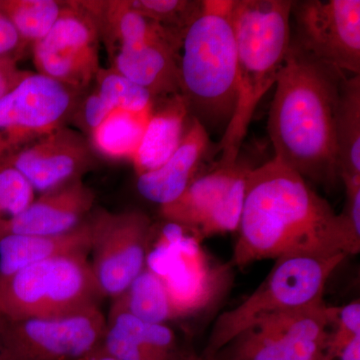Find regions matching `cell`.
<instances>
[{"label": "cell", "instance_id": "cell-4", "mask_svg": "<svg viewBox=\"0 0 360 360\" xmlns=\"http://www.w3.org/2000/svg\"><path fill=\"white\" fill-rule=\"evenodd\" d=\"M291 0H236V104L220 139L219 165H233L258 103L276 84L291 41Z\"/></svg>", "mask_w": 360, "mask_h": 360}, {"label": "cell", "instance_id": "cell-23", "mask_svg": "<svg viewBox=\"0 0 360 360\" xmlns=\"http://www.w3.org/2000/svg\"><path fill=\"white\" fill-rule=\"evenodd\" d=\"M111 309L122 310L153 323L167 324L182 317L165 279L148 266L122 295L113 298Z\"/></svg>", "mask_w": 360, "mask_h": 360}, {"label": "cell", "instance_id": "cell-27", "mask_svg": "<svg viewBox=\"0 0 360 360\" xmlns=\"http://www.w3.org/2000/svg\"><path fill=\"white\" fill-rule=\"evenodd\" d=\"M92 87L115 110L142 113L153 110L155 99L148 90L123 77L115 68H101Z\"/></svg>", "mask_w": 360, "mask_h": 360}, {"label": "cell", "instance_id": "cell-35", "mask_svg": "<svg viewBox=\"0 0 360 360\" xmlns=\"http://www.w3.org/2000/svg\"><path fill=\"white\" fill-rule=\"evenodd\" d=\"M78 360H118L115 357L111 356V355L106 354L103 352L101 347L98 349L94 350V352H90L89 354L85 355L82 359Z\"/></svg>", "mask_w": 360, "mask_h": 360}, {"label": "cell", "instance_id": "cell-37", "mask_svg": "<svg viewBox=\"0 0 360 360\" xmlns=\"http://www.w3.org/2000/svg\"><path fill=\"white\" fill-rule=\"evenodd\" d=\"M181 360H200V357L195 356V355L191 354L187 355L186 357H184V359H182Z\"/></svg>", "mask_w": 360, "mask_h": 360}, {"label": "cell", "instance_id": "cell-24", "mask_svg": "<svg viewBox=\"0 0 360 360\" xmlns=\"http://www.w3.org/2000/svg\"><path fill=\"white\" fill-rule=\"evenodd\" d=\"M335 141L338 176L360 179V75L347 77L341 86Z\"/></svg>", "mask_w": 360, "mask_h": 360}, {"label": "cell", "instance_id": "cell-32", "mask_svg": "<svg viewBox=\"0 0 360 360\" xmlns=\"http://www.w3.org/2000/svg\"><path fill=\"white\" fill-rule=\"evenodd\" d=\"M26 47L21 41L15 28L0 11V58H14L20 59Z\"/></svg>", "mask_w": 360, "mask_h": 360}, {"label": "cell", "instance_id": "cell-9", "mask_svg": "<svg viewBox=\"0 0 360 360\" xmlns=\"http://www.w3.org/2000/svg\"><path fill=\"white\" fill-rule=\"evenodd\" d=\"M101 40L98 20L86 0L65 1L51 32L32 46L37 72L84 94L101 68Z\"/></svg>", "mask_w": 360, "mask_h": 360}, {"label": "cell", "instance_id": "cell-39", "mask_svg": "<svg viewBox=\"0 0 360 360\" xmlns=\"http://www.w3.org/2000/svg\"><path fill=\"white\" fill-rule=\"evenodd\" d=\"M324 360H326V359H324Z\"/></svg>", "mask_w": 360, "mask_h": 360}, {"label": "cell", "instance_id": "cell-31", "mask_svg": "<svg viewBox=\"0 0 360 360\" xmlns=\"http://www.w3.org/2000/svg\"><path fill=\"white\" fill-rule=\"evenodd\" d=\"M115 111L94 87L82 94L70 123L87 139Z\"/></svg>", "mask_w": 360, "mask_h": 360}, {"label": "cell", "instance_id": "cell-34", "mask_svg": "<svg viewBox=\"0 0 360 360\" xmlns=\"http://www.w3.org/2000/svg\"><path fill=\"white\" fill-rule=\"evenodd\" d=\"M338 357L340 360H360V335L355 336L347 343Z\"/></svg>", "mask_w": 360, "mask_h": 360}, {"label": "cell", "instance_id": "cell-29", "mask_svg": "<svg viewBox=\"0 0 360 360\" xmlns=\"http://www.w3.org/2000/svg\"><path fill=\"white\" fill-rule=\"evenodd\" d=\"M35 198L30 184L13 167H0V231Z\"/></svg>", "mask_w": 360, "mask_h": 360}, {"label": "cell", "instance_id": "cell-14", "mask_svg": "<svg viewBox=\"0 0 360 360\" xmlns=\"http://www.w3.org/2000/svg\"><path fill=\"white\" fill-rule=\"evenodd\" d=\"M96 156L89 139L65 125L21 151L7 165L41 194L82 179L96 165Z\"/></svg>", "mask_w": 360, "mask_h": 360}, {"label": "cell", "instance_id": "cell-33", "mask_svg": "<svg viewBox=\"0 0 360 360\" xmlns=\"http://www.w3.org/2000/svg\"><path fill=\"white\" fill-rule=\"evenodd\" d=\"M18 61L14 58H0V101L32 73L21 70Z\"/></svg>", "mask_w": 360, "mask_h": 360}, {"label": "cell", "instance_id": "cell-17", "mask_svg": "<svg viewBox=\"0 0 360 360\" xmlns=\"http://www.w3.org/2000/svg\"><path fill=\"white\" fill-rule=\"evenodd\" d=\"M210 148V134L191 118L174 155L156 169L137 175V191L142 198L160 206L172 202L196 179Z\"/></svg>", "mask_w": 360, "mask_h": 360}, {"label": "cell", "instance_id": "cell-12", "mask_svg": "<svg viewBox=\"0 0 360 360\" xmlns=\"http://www.w3.org/2000/svg\"><path fill=\"white\" fill-rule=\"evenodd\" d=\"M105 328L106 317L99 307L44 319L9 321L2 316V338L13 360L82 359L101 347Z\"/></svg>", "mask_w": 360, "mask_h": 360}, {"label": "cell", "instance_id": "cell-26", "mask_svg": "<svg viewBox=\"0 0 360 360\" xmlns=\"http://www.w3.org/2000/svg\"><path fill=\"white\" fill-rule=\"evenodd\" d=\"M60 0H0V11L6 14L25 47L44 39L65 8Z\"/></svg>", "mask_w": 360, "mask_h": 360}, {"label": "cell", "instance_id": "cell-11", "mask_svg": "<svg viewBox=\"0 0 360 360\" xmlns=\"http://www.w3.org/2000/svg\"><path fill=\"white\" fill-rule=\"evenodd\" d=\"M92 229L90 266L103 297L122 295L148 266L153 225L146 213L110 212L89 215Z\"/></svg>", "mask_w": 360, "mask_h": 360}, {"label": "cell", "instance_id": "cell-22", "mask_svg": "<svg viewBox=\"0 0 360 360\" xmlns=\"http://www.w3.org/2000/svg\"><path fill=\"white\" fill-rule=\"evenodd\" d=\"M86 2L98 20L101 39L110 54L122 47L143 44L170 33H179L148 20L130 6L129 0H86Z\"/></svg>", "mask_w": 360, "mask_h": 360}, {"label": "cell", "instance_id": "cell-2", "mask_svg": "<svg viewBox=\"0 0 360 360\" xmlns=\"http://www.w3.org/2000/svg\"><path fill=\"white\" fill-rule=\"evenodd\" d=\"M347 77L290 41L277 78L267 130L274 158L305 180L328 184L340 177L335 124Z\"/></svg>", "mask_w": 360, "mask_h": 360}, {"label": "cell", "instance_id": "cell-28", "mask_svg": "<svg viewBox=\"0 0 360 360\" xmlns=\"http://www.w3.org/2000/svg\"><path fill=\"white\" fill-rule=\"evenodd\" d=\"M129 4L148 20L184 34L200 13L202 0H129Z\"/></svg>", "mask_w": 360, "mask_h": 360}, {"label": "cell", "instance_id": "cell-20", "mask_svg": "<svg viewBox=\"0 0 360 360\" xmlns=\"http://www.w3.org/2000/svg\"><path fill=\"white\" fill-rule=\"evenodd\" d=\"M160 101L158 106L153 103L143 136L131 160L137 175L156 169L174 155L191 122L188 108L181 94Z\"/></svg>", "mask_w": 360, "mask_h": 360}, {"label": "cell", "instance_id": "cell-38", "mask_svg": "<svg viewBox=\"0 0 360 360\" xmlns=\"http://www.w3.org/2000/svg\"><path fill=\"white\" fill-rule=\"evenodd\" d=\"M200 360H202V359H200Z\"/></svg>", "mask_w": 360, "mask_h": 360}, {"label": "cell", "instance_id": "cell-3", "mask_svg": "<svg viewBox=\"0 0 360 360\" xmlns=\"http://www.w3.org/2000/svg\"><path fill=\"white\" fill-rule=\"evenodd\" d=\"M236 0H202L200 13L186 28L180 46V94L191 118L208 134L224 132L236 104Z\"/></svg>", "mask_w": 360, "mask_h": 360}, {"label": "cell", "instance_id": "cell-15", "mask_svg": "<svg viewBox=\"0 0 360 360\" xmlns=\"http://www.w3.org/2000/svg\"><path fill=\"white\" fill-rule=\"evenodd\" d=\"M94 202V191L82 179L75 180L35 198L20 214L2 227L0 238L9 234L66 233L89 219Z\"/></svg>", "mask_w": 360, "mask_h": 360}, {"label": "cell", "instance_id": "cell-7", "mask_svg": "<svg viewBox=\"0 0 360 360\" xmlns=\"http://www.w3.org/2000/svg\"><path fill=\"white\" fill-rule=\"evenodd\" d=\"M82 92L32 72L0 101V167L70 123Z\"/></svg>", "mask_w": 360, "mask_h": 360}, {"label": "cell", "instance_id": "cell-36", "mask_svg": "<svg viewBox=\"0 0 360 360\" xmlns=\"http://www.w3.org/2000/svg\"><path fill=\"white\" fill-rule=\"evenodd\" d=\"M0 360H13L9 356L6 347H4V338H2V316L0 314Z\"/></svg>", "mask_w": 360, "mask_h": 360}, {"label": "cell", "instance_id": "cell-21", "mask_svg": "<svg viewBox=\"0 0 360 360\" xmlns=\"http://www.w3.org/2000/svg\"><path fill=\"white\" fill-rule=\"evenodd\" d=\"M174 269L162 274L168 290L182 317L205 307L213 296V279L208 272L200 241L180 236Z\"/></svg>", "mask_w": 360, "mask_h": 360}, {"label": "cell", "instance_id": "cell-16", "mask_svg": "<svg viewBox=\"0 0 360 360\" xmlns=\"http://www.w3.org/2000/svg\"><path fill=\"white\" fill-rule=\"evenodd\" d=\"M182 35L170 33L111 53V66L148 90L153 98L180 94L179 59Z\"/></svg>", "mask_w": 360, "mask_h": 360}, {"label": "cell", "instance_id": "cell-18", "mask_svg": "<svg viewBox=\"0 0 360 360\" xmlns=\"http://www.w3.org/2000/svg\"><path fill=\"white\" fill-rule=\"evenodd\" d=\"M101 349L118 360H181L174 331L110 309Z\"/></svg>", "mask_w": 360, "mask_h": 360}, {"label": "cell", "instance_id": "cell-30", "mask_svg": "<svg viewBox=\"0 0 360 360\" xmlns=\"http://www.w3.org/2000/svg\"><path fill=\"white\" fill-rule=\"evenodd\" d=\"M333 331L329 335L326 345L324 359L333 360L338 357L341 350L347 347V343L355 336L360 335V302L354 300L349 304L338 307L335 321L333 324Z\"/></svg>", "mask_w": 360, "mask_h": 360}, {"label": "cell", "instance_id": "cell-13", "mask_svg": "<svg viewBox=\"0 0 360 360\" xmlns=\"http://www.w3.org/2000/svg\"><path fill=\"white\" fill-rule=\"evenodd\" d=\"M291 41L319 60L360 75L359 0L292 1Z\"/></svg>", "mask_w": 360, "mask_h": 360}, {"label": "cell", "instance_id": "cell-8", "mask_svg": "<svg viewBox=\"0 0 360 360\" xmlns=\"http://www.w3.org/2000/svg\"><path fill=\"white\" fill-rule=\"evenodd\" d=\"M338 310V307H328L322 302L269 317L246 329L215 357L224 355L226 360H324L329 328Z\"/></svg>", "mask_w": 360, "mask_h": 360}, {"label": "cell", "instance_id": "cell-1", "mask_svg": "<svg viewBox=\"0 0 360 360\" xmlns=\"http://www.w3.org/2000/svg\"><path fill=\"white\" fill-rule=\"evenodd\" d=\"M231 265L357 255L360 229L338 214L295 170L272 158L251 168Z\"/></svg>", "mask_w": 360, "mask_h": 360}, {"label": "cell", "instance_id": "cell-25", "mask_svg": "<svg viewBox=\"0 0 360 360\" xmlns=\"http://www.w3.org/2000/svg\"><path fill=\"white\" fill-rule=\"evenodd\" d=\"M151 111H112L89 136L96 155L110 160H131L141 143Z\"/></svg>", "mask_w": 360, "mask_h": 360}, {"label": "cell", "instance_id": "cell-10", "mask_svg": "<svg viewBox=\"0 0 360 360\" xmlns=\"http://www.w3.org/2000/svg\"><path fill=\"white\" fill-rule=\"evenodd\" d=\"M250 169L238 160L233 165H219L196 177L179 198L160 206L161 217L191 232L200 243L238 231Z\"/></svg>", "mask_w": 360, "mask_h": 360}, {"label": "cell", "instance_id": "cell-5", "mask_svg": "<svg viewBox=\"0 0 360 360\" xmlns=\"http://www.w3.org/2000/svg\"><path fill=\"white\" fill-rule=\"evenodd\" d=\"M347 257H292L276 259L262 283L238 307L213 323L202 360H212L240 333L274 315L324 302L329 277Z\"/></svg>", "mask_w": 360, "mask_h": 360}, {"label": "cell", "instance_id": "cell-6", "mask_svg": "<svg viewBox=\"0 0 360 360\" xmlns=\"http://www.w3.org/2000/svg\"><path fill=\"white\" fill-rule=\"evenodd\" d=\"M101 298L86 255L37 262L0 281V314L9 321L75 314Z\"/></svg>", "mask_w": 360, "mask_h": 360}, {"label": "cell", "instance_id": "cell-19", "mask_svg": "<svg viewBox=\"0 0 360 360\" xmlns=\"http://www.w3.org/2000/svg\"><path fill=\"white\" fill-rule=\"evenodd\" d=\"M92 229L89 217L77 229L58 236L9 234L0 238V281L18 270L51 258L89 255Z\"/></svg>", "mask_w": 360, "mask_h": 360}]
</instances>
